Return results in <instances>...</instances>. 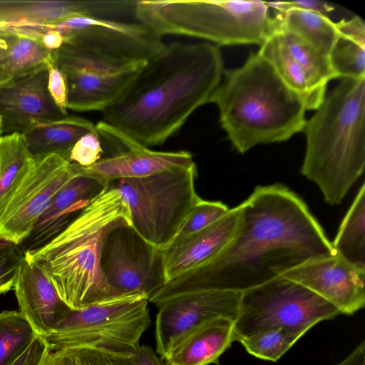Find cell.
Here are the masks:
<instances>
[{"label":"cell","mask_w":365,"mask_h":365,"mask_svg":"<svg viewBox=\"0 0 365 365\" xmlns=\"http://www.w3.org/2000/svg\"><path fill=\"white\" fill-rule=\"evenodd\" d=\"M51 60L52 51L35 33L16 31L8 53L0 60V84L46 66Z\"/></svg>","instance_id":"26"},{"label":"cell","mask_w":365,"mask_h":365,"mask_svg":"<svg viewBox=\"0 0 365 365\" xmlns=\"http://www.w3.org/2000/svg\"><path fill=\"white\" fill-rule=\"evenodd\" d=\"M8 244H10V242H8L4 240H2L1 237H0V246H2V245H8ZM12 244V243H11Z\"/></svg>","instance_id":"46"},{"label":"cell","mask_w":365,"mask_h":365,"mask_svg":"<svg viewBox=\"0 0 365 365\" xmlns=\"http://www.w3.org/2000/svg\"><path fill=\"white\" fill-rule=\"evenodd\" d=\"M236 232L217 254L168 281L153 304L196 290L244 292L334 252L304 201L279 184L257 186L241 204Z\"/></svg>","instance_id":"1"},{"label":"cell","mask_w":365,"mask_h":365,"mask_svg":"<svg viewBox=\"0 0 365 365\" xmlns=\"http://www.w3.org/2000/svg\"><path fill=\"white\" fill-rule=\"evenodd\" d=\"M136 1L14 0L7 24L12 27L57 24L76 16L115 19L133 15Z\"/></svg>","instance_id":"19"},{"label":"cell","mask_w":365,"mask_h":365,"mask_svg":"<svg viewBox=\"0 0 365 365\" xmlns=\"http://www.w3.org/2000/svg\"><path fill=\"white\" fill-rule=\"evenodd\" d=\"M229 210L230 208L220 201L205 200L200 197L173 240L208 227L222 217Z\"/></svg>","instance_id":"33"},{"label":"cell","mask_w":365,"mask_h":365,"mask_svg":"<svg viewBox=\"0 0 365 365\" xmlns=\"http://www.w3.org/2000/svg\"><path fill=\"white\" fill-rule=\"evenodd\" d=\"M14 0H0V24L9 26L7 20L12 10Z\"/></svg>","instance_id":"42"},{"label":"cell","mask_w":365,"mask_h":365,"mask_svg":"<svg viewBox=\"0 0 365 365\" xmlns=\"http://www.w3.org/2000/svg\"><path fill=\"white\" fill-rule=\"evenodd\" d=\"M103 187L93 178L76 175L54 196L19 247L25 252L48 242L63 230Z\"/></svg>","instance_id":"21"},{"label":"cell","mask_w":365,"mask_h":365,"mask_svg":"<svg viewBox=\"0 0 365 365\" xmlns=\"http://www.w3.org/2000/svg\"><path fill=\"white\" fill-rule=\"evenodd\" d=\"M42 44L50 51L58 49L63 43V37L57 31L48 29L42 32Z\"/></svg>","instance_id":"40"},{"label":"cell","mask_w":365,"mask_h":365,"mask_svg":"<svg viewBox=\"0 0 365 365\" xmlns=\"http://www.w3.org/2000/svg\"><path fill=\"white\" fill-rule=\"evenodd\" d=\"M145 63L113 72L62 70L67 84L68 109L103 112L122 95Z\"/></svg>","instance_id":"22"},{"label":"cell","mask_w":365,"mask_h":365,"mask_svg":"<svg viewBox=\"0 0 365 365\" xmlns=\"http://www.w3.org/2000/svg\"><path fill=\"white\" fill-rule=\"evenodd\" d=\"M96 128L104 151L103 158L88 167L74 166L78 175L93 178L104 187L120 179L147 177L195 163L187 151L151 150L103 120Z\"/></svg>","instance_id":"14"},{"label":"cell","mask_w":365,"mask_h":365,"mask_svg":"<svg viewBox=\"0 0 365 365\" xmlns=\"http://www.w3.org/2000/svg\"><path fill=\"white\" fill-rule=\"evenodd\" d=\"M235 321L226 317L207 320L194 327L173 346L165 365L219 364V358L235 341Z\"/></svg>","instance_id":"23"},{"label":"cell","mask_w":365,"mask_h":365,"mask_svg":"<svg viewBox=\"0 0 365 365\" xmlns=\"http://www.w3.org/2000/svg\"><path fill=\"white\" fill-rule=\"evenodd\" d=\"M269 8L275 11L282 12L291 9H299L319 14L329 19V15L334 12L335 8L331 4L322 1H277L266 2Z\"/></svg>","instance_id":"38"},{"label":"cell","mask_w":365,"mask_h":365,"mask_svg":"<svg viewBox=\"0 0 365 365\" xmlns=\"http://www.w3.org/2000/svg\"><path fill=\"white\" fill-rule=\"evenodd\" d=\"M331 245L349 262L365 267V184L362 183Z\"/></svg>","instance_id":"27"},{"label":"cell","mask_w":365,"mask_h":365,"mask_svg":"<svg viewBox=\"0 0 365 365\" xmlns=\"http://www.w3.org/2000/svg\"><path fill=\"white\" fill-rule=\"evenodd\" d=\"M41 29L63 37V45L52 51L61 71H118L147 62L165 45L163 36L138 21L76 16Z\"/></svg>","instance_id":"7"},{"label":"cell","mask_w":365,"mask_h":365,"mask_svg":"<svg viewBox=\"0 0 365 365\" xmlns=\"http://www.w3.org/2000/svg\"><path fill=\"white\" fill-rule=\"evenodd\" d=\"M336 39L329 53V61L337 78H365V26L355 16L336 22Z\"/></svg>","instance_id":"25"},{"label":"cell","mask_w":365,"mask_h":365,"mask_svg":"<svg viewBox=\"0 0 365 365\" xmlns=\"http://www.w3.org/2000/svg\"><path fill=\"white\" fill-rule=\"evenodd\" d=\"M95 128L96 125L88 119L67 115L58 119L36 122L21 134L33 156L58 153L68 159L77 140Z\"/></svg>","instance_id":"24"},{"label":"cell","mask_w":365,"mask_h":365,"mask_svg":"<svg viewBox=\"0 0 365 365\" xmlns=\"http://www.w3.org/2000/svg\"><path fill=\"white\" fill-rule=\"evenodd\" d=\"M269 9L262 1H136L133 16L162 36H188L221 46H260L274 28Z\"/></svg>","instance_id":"6"},{"label":"cell","mask_w":365,"mask_h":365,"mask_svg":"<svg viewBox=\"0 0 365 365\" xmlns=\"http://www.w3.org/2000/svg\"><path fill=\"white\" fill-rule=\"evenodd\" d=\"M224 71L217 46L165 44L102 112L103 120L146 147L160 145L211 103Z\"/></svg>","instance_id":"2"},{"label":"cell","mask_w":365,"mask_h":365,"mask_svg":"<svg viewBox=\"0 0 365 365\" xmlns=\"http://www.w3.org/2000/svg\"><path fill=\"white\" fill-rule=\"evenodd\" d=\"M341 314L305 287L282 276L242 292L235 341L282 327L301 338L317 323Z\"/></svg>","instance_id":"10"},{"label":"cell","mask_w":365,"mask_h":365,"mask_svg":"<svg viewBox=\"0 0 365 365\" xmlns=\"http://www.w3.org/2000/svg\"><path fill=\"white\" fill-rule=\"evenodd\" d=\"M16 32L0 36V60L8 53Z\"/></svg>","instance_id":"43"},{"label":"cell","mask_w":365,"mask_h":365,"mask_svg":"<svg viewBox=\"0 0 365 365\" xmlns=\"http://www.w3.org/2000/svg\"><path fill=\"white\" fill-rule=\"evenodd\" d=\"M3 133V120L2 117L0 115V138L2 136Z\"/></svg>","instance_id":"45"},{"label":"cell","mask_w":365,"mask_h":365,"mask_svg":"<svg viewBox=\"0 0 365 365\" xmlns=\"http://www.w3.org/2000/svg\"><path fill=\"white\" fill-rule=\"evenodd\" d=\"M148 302L126 295L71 309L46 338L52 350L88 347L130 359L151 322Z\"/></svg>","instance_id":"9"},{"label":"cell","mask_w":365,"mask_h":365,"mask_svg":"<svg viewBox=\"0 0 365 365\" xmlns=\"http://www.w3.org/2000/svg\"><path fill=\"white\" fill-rule=\"evenodd\" d=\"M122 225H131L130 210L120 192L109 184L63 230L24 256L49 278L71 309L114 299L101 259L108 233Z\"/></svg>","instance_id":"3"},{"label":"cell","mask_w":365,"mask_h":365,"mask_svg":"<svg viewBox=\"0 0 365 365\" xmlns=\"http://www.w3.org/2000/svg\"><path fill=\"white\" fill-rule=\"evenodd\" d=\"M77 175L74 165L62 155L34 156L0 214V237L19 246L54 196Z\"/></svg>","instance_id":"11"},{"label":"cell","mask_w":365,"mask_h":365,"mask_svg":"<svg viewBox=\"0 0 365 365\" xmlns=\"http://www.w3.org/2000/svg\"><path fill=\"white\" fill-rule=\"evenodd\" d=\"M38 334L19 310L0 312V365H11Z\"/></svg>","instance_id":"30"},{"label":"cell","mask_w":365,"mask_h":365,"mask_svg":"<svg viewBox=\"0 0 365 365\" xmlns=\"http://www.w3.org/2000/svg\"><path fill=\"white\" fill-rule=\"evenodd\" d=\"M103 154L101 141L95 128L77 140L71 148L68 159L71 163L88 167L101 160Z\"/></svg>","instance_id":"34"},{"label":"cell","mask_w":365,"mask_h":365,"mask_svg":"<svg viewBox=\"0 0 365 365\" xmlns=\"http://www.w3.org/2000/svg\"><path fill=\"white\" fill-rule=\"evenodd\" d=\"M211 102L240 153L260 144L286 141L303 131L307 121L302 98L258 52L241 67L224 71Z\"/></svg>","instance_id":"4"},{"label":"cell","mask_w":365,"mask_h":365,"mask_svg":"<svg viewBox=\"0 0 365 365\" xmlns=\"http://www.w3.org/2000/svg\"><path fill=\"white\" fill-rule=\"evenodd\" d=\"M306 121L301 174L339 205L365 166V78H344Z\"/></svg>","instance_id":"5"},{"label":"cell","mask_w":365,"mask_h":365,"mask_svg":"<svg viewBox=\"0 0 365 365\" xmlns=\"http://www.w3.org/2000/svg\"><path fill=\"white\" fill-rule=\"evenodd\" d=\"M19 311L38 335L46 337L71 310L49 278L24 256L13 287Z\"/></svg>","instance_id":"18"},{"label":"cell","mask_w":365,"mask_h":365,"mask_svg":"<svg viewBox=\"0 0 365 365\" xmlns=\"http://www.w3.org/2000/svg\"><path fill=\"white\" fill-rule=\"evenodd\" d=\"M15 32L14 27L0 24V36H6Z\"/></svg>","instance_id":"44"},{"label":"cell","mask_w":365,"mask_h":365,"mask_svg":"<svg viewBox=\"0 0 365 365\" xmlns=\"http://www.w3.org/2000/svg\"><path fill=\"white\" fill-rule=\"evenodd\" d=\"M312 292L341 314H353L365 304V267L336 253L312 258L282 275Z\"/></svg>","instance_id":"16"},{"label":"cell","mask_w":365,"mask_h":365,"mask_svg":"<svg viewBox=\"0 0 365 365\" xmlns=\"http://www.w3.org/2000/svg\"><path fill=\"white\" fill-rule=\"evenodd\" d=\"M101 267L115 297L142 295L149 301L166 282L162 250L147 242L130 225L117 226L108 233Z\"/></svg>","instance_id":"12"},{"label":"cell","mask_w":365,"mask_h":365,"mask_svg":"<svg viewBox=\"0 0 365 365\" xmlns=\"http://www.w3.org/2000/svg\"><path fill=\"white\" fill-rule=\"evenodd\" d=\"M44 365H133L130 359L88 347L52 350Z\"/></svg>","instance_id":"32"},{"label":"cell","mask_w":365,"mask_h":365,"mask_svg":"<svg viewBox=\"0 0 365 365\" xmlns=\"http://www.w3.org/2000/svg\"><path fill=\"white\" fill-rule=\"evenodd\" d=\"M52 346L41 335H36L26 350L11 365H44Z\"/></svg>","instance_id":"37"},{"label":"cell","mask_w":365,"mask_h":365,"mask_svg":"<svg viewBox=\"0 0 365 365\" xmlns=\"http://www.w3.org/2000/svg\"><path fill=\"white\" fill-rule=\"evenodd\" d=\"M47 66L0 84L3 133H21L31 124L66 116L48 91Z\"/></svg>","instance_id":"17"},{"label":"cell","mask_w":365,"mask_h":365,"mask_svg":"<svg viewBox=\"0 0 365 365\" xmlns=\"http://www.w3.org/2000/svg\"><path fill=\"white\" fill-rule=\"evenodd\" d=\"M242 292L231 290H196L181 293L155 304V338L157 354L163 360L168 352L190 330L217 317L235 322Z\"/></svg>","instance_id":"15"},{"label":"cell","mask_w":365,"mask_h":365,"mask_svg":"<svg viewBox=\"0 0 365 365\" xmlns=\"http://www.w3.org/2000/svg\"><path fill=\"white\" fill-rule=\"evenodd\" d=\"M24 252L19 246L8 244L0 246V294L13 289L16 274Z\"/></svg>","instance_id":"35"},{"label":"cell","mask_w":365,"mask_h":365,"mask_svg":"<svg viewBox=\"0 0 365 365\" xmlns=\"http://www.w3.org/2000/svg\"><path fill=\"white\" fill-rule=\"evenodd\" d=\"M130 360L133 365H165L164 361L147 345H140Z\"/></svg>","instance_id":"39"},{"label":"cell","mask_w":365,"mask_h":365,"mask_svg":"<svg viewBox=\"0 0 365 365\" xmlns=\"http://www.w3.org/2000/svg\"><path fill=\"white\" fill-rule=\"evenodd\" d=\"M195 163L112 184L127 203L131 227L147 242L163 250L175 238L200 199Z\"/></svg>","instance_id":"8"},{"label":"cell","mask_w":365,"mask_h":365,"mask_svg":"<svg viewBox=\"0 0 365 365\" xmlns=\"http://www.w3.org/2000/svg\"><path fill=\"white\" fill-rule=\"evenodd\" d=\"M240 216V207L237 205L208 227L173 240L162 250L166 282L202 264L222 250L232 239Z\"/></svg>","instance_id":"20"},{"label":"cell","mask_w":365,"mask_h":365,"mask_svg":"<svg viewBox=\"0 0 365 365\" xmlns=\"http://www.w3.org/2000/svg\"><path fill=\"white\" fill-rule=\"evenodd\" d=\"M48 84L50 96L61 113L67 115L68 89L65 76L52 60L47 63Z\"/></svg>","instance_id":"36"},{"label":"cell","mask_w":365,"mask_h":365,"mask_svg":"<svg viewBox=\"0 0 365 365\" xmlns=\"http://www.w3.org/2000/svg\"><path fill=\"white\" fill-rule=\"evenodd\" d=\"M274 16V28L258 53L302 98L307 110H316L326 96L328 82L337 78L329 58Z\"/></svg>","instance_id":"13"},{"label":"cell","mask_w":365,"mask_h":365,"mask_svg":"<svg viewBox=\"0 0 365 365\" xmlns=\"http://www.w3.org/2000/svg\"><path fill=\"white\" fill-rule=\"evenodd\" d=\"M275 15L286 28L329 56L338 35L336 24L330 19L299 9L277 11Z\"/></svg>","instance_id":"29"},{"label":"cell","mask_w":365,"mask_h":365,"mask_svg":"<svg viewBox=\"0 0 365 365\" xmlns=\"http://www.w3.org/2000/svg\"><path fill=\"white\" fill-rule=\"evenodd\" d=\"M365 343L362 341L343 361L336 365H364Z\"/></svg>","instance_id":"41"},{"label":"cell","mask_w":365,"mask_h":365,"mask_svg":"<svg viewBox=\"0 0 365 365\" xmlns=\"http://www.w3.org/2000/svg\"><path fill=\"white\" fill-rule=\"evenodd\" d=\"M33 159L21 133L0 138V214Z\"/></svg>","instance_id":"28"},{"label":"cell","mask_w":365,"mask_h":365,"mask_svg":"<svg viewBox=\"0 0 365 365\" xmlns=\"http://www.w3.org/2000/svg\"><path fill=\"white\" fill-rule=\"evenodd\" d=\"M299 339L282 327L264 329L240 338L246 351L259 359L276 361Z\"/></svg>","instance_id":"31"}]
</instances>
